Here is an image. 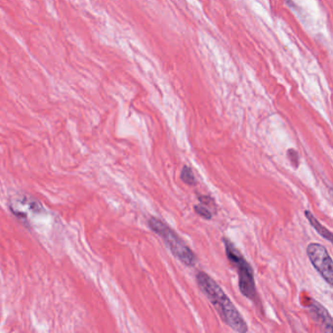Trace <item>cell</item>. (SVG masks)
I'll use <instances>...</instances> for the list:
<instances>
[{
  "label": "cell",
  "mask_w": 333,
  "mask_h": 333,
  "mask_svg": "<svg viewBox=\"0 0 333 333\" xmlns=\"http://www.w3.org/2000/svg\"><path fill=\"white\" fill-rule=\"evenodd\" d=\"M148 227L163 240L171 253L177 259L188 267H194L196 265L197 256L173 229L155 217H151L148 220Z\"/></svg>",
  "instance_id": "obj_2"
},
{
  "label": "cell",
  "mask_w": 333,
  "mask_h": 333,
  "mask_svg": "<svg viewBox=\"0 0 333 333\" xmlns=\"http://www.w3.org/2000/svg\"><path fill=\"white\" fill-rule=\"evenodd\" d=\"M181 179L188 185H195L196 184L195 176H194V173H193V170L191 169V167H183L182 172H181Z\"/></svg>",
  "instance_id": "obj_8"
},
{
  "label": "cell",
  "mask_w": 333,
  "mask_h": 333,
  "mask_svg": "<svg viewBox=\"0 0 333 333\" xmlns=\"http://www.w3.org/2000/svg\"><path fill=\"white\" fill-rule=\"evenodd\" d=\"M307 255L321 278L332 285L333 262L327 249L319 243H311L307 247Z\"/></svg>",
  "instance_id": "obj_4"
},
{
  "label": "cell",
  "mask_w": 333,
  "mask_h": 333,
  "mask_svg": "<svg viewBox=\"0 0 333 333\" xmlns=\"http://www.w3.org/2000/svg\"><path fill=\"white\" fill-rule=\"evenodd\" d=\"M195 211H196V213H198L200 216H202L203 218L206 219V220H210L212 218L211 211L208 208L204 207V205H201V204L196 205L195 206Z\"/></svg>",
  "instance_id": "obj_9"
},
{
  "label": "cell",
  "mask_w": 333,
  "mask_h": 333,
  "mask_svg": "<svg viewBox=\"0 0 333 333\" xmlns=\"http://www.w3.org/2000/svg\"><path fill=\"white\" fill-rule=\"evenodd\" d=\"M223 242L225 244L228 259L237 269L239 275V286L242 295L255 302L257 300V292L252 267L242 256V254L232 241L227 238H223Z\"/></svg>",
  "instance_id": "obj_3"
},
{
  "label": "cell",
  "mask_w": 333,
  "mask_h": 333,
  "mask_svg": "<svg viewBox=\"0 0 333 333\" xmlns=\"http://www.w3.org/2000/svg\"><path fill=\"white\" fill-rule=\"evenodd\" d=\"M312 318L320 326L324 333H332V318L327 310L318 302L313 301L309 307Z\"/></svg>",
  "instance_id": "obj_6"
},
{
  "label": "cell",
  "mask_w": 333,
  "mask_h": 333,
  "mask_svg": "<svg viewBox=\"0 0 333 333\" xmlns=\"http://www.w3.org/2000/svg\"><path fill=\"white\" fill-rule=\"evenodd\" d=\"M197 282L206 298L215 307L223 321L238 333H246L248 326L221 286L204 272L197 274Z\"/></svg>",
  "instance_id": "obj_1"
},
{
  "label": "cell",
  "mask_w": 333,
  "mask_h": 333,
  "mask_svg": "<svg viewBox=\"0 0 333 333\" xmlns=\"http://www.w3.org/2000/svg\"><path fill=\"white\" fill-rule=\"evenodd\" d=\"M10 207L16 216L22 218H27L30 214H37L42 211L41 204L27 196L16 197L11 201Z\"/></svg>",
  "instance_id": "obj_5"
},
{
  "label": "cell",
  "mask_w": 333,
  "mask_h": 333,
  "mask_svg": "<svg viewBox=\"0 0 333 333\" xmlns=\"http://www.w3.org/2000/svg\"><path fill=\"white\" fill-rule=\"evenodd\" d=\"M287 155H288V158L290 159L292 165L298 167V165H299V155H298L296 150H294L292 148L288 149L287 150Z\"/></svg>",
  "instance_id": "obj_10"
},
{
  "label": "cell",
  "mask_w": 333,
  "mask_h": 333,
  "mask_svg": "<svg viewBox=\"0 0 333 333\" xmlns=\"http://www.w3.org/2000/svg\"><path fill=\"white\" fill-rule=\"evenodd\" d=\"M305 216L308 219L310 225L318 233L319 236H321L326 241H332V233L318 222L317 219L312 214V212H310L309 210H306L305 211Z\"/></svg>",
  "instance_id": "obj_7"
}]
</instances>
